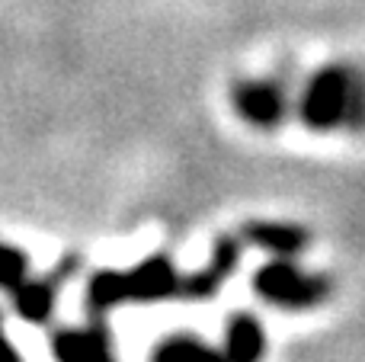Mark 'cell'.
Instances as JSON below:
<instances>
[{
	"label": "cell",
	"instance_id": "obj_1",
	"mask_svg": "<svg viewBox=\"0 0 365 362\" xmlns=\"http://www.w3.org/2000/svg\"><path fill=\"white\" fill-rule=\"evenodd\" d=\"M182 276L170 263L167 254H154L141 260L132 269H103L87 286V305L90 311L103 314L122 301H164L180 295Z\"/></svg>",
	"mask_w": 365,
	"mask_h": 362
},
{
	"label": "cell",
	"instance_id": "obj_2",
	"mask_svg": "<svg viewBox=\"0 0 365 362\" xmlns=\"http://www.w3.org/2000/svg\"><path fill=\"white\" fill-rule=\"evenodd\" d=\"M253 292L269 305L289 308V311H308L330 299L334 282L321 273H304L292 260L276 257L253 273Z\"/></svg>",
	"mask_w": 365,
	"mask_h": 362
},
{
	"label": "cell",
	"instance_id": "obj_3",
	"mask_svg": "<svg viewBox=\"0 0 365 362\" xmlns=\"http://www.w3.org/2000/svg\"><path fill=\"white\" fill-rule=\"evenodd\" d=\"M353 74L356 71L346 68V64H327V68L314 71V74L308 77L295 109H298V119H302L311 132H334V128H343Z\"/></svg>",
	"mask_w": 365,
	"mask_h": 362
},
{
	"label": "cell",
	"instance_id": "obj_4",
	"mask_svg": "<svg viewBox=\"0 0 365 362\" xmlns=\"http://www.w3.org/2000/svg\"><path fill=\"white\" fill-rule=\"evenodd\" d=\"M234 113L247 122V125L259 128V132H272L285 122L289 115V90L279 81H237L231 90Z\"/></svg>",
	"mask_w": 365,
	"mask_h": 362
},
{
	"label": "cell",
	"instance_id": "obj_5",
	"mask_svg": "<svg viewBox=\"0 0 365 362\" xmlns=\"http://www.w3.org/2000/svg\"><path fill=\"white\" fill-rule=\"evenodd\" d=\"M240 263V237L234 234H221L212 247V257L202 269H195L192 276H182V286H180V299H189V301H205V299H215L221 292L231 273L237 269Z\"/></svg>",
	"mask_w": 365,
	"mask_h": 362
},
{
	"label": "cell",
	"instance_id": "obj_6",
	"mask_svg": "<svg viewBox=\"0 0 365 362\" xmlns=\"http://www.w3.org/2000/svg\"><path fill=\"white\" fill-rule=\"evenodd\" d=\"M51 353L58 362H115L113 343H109V331L93 321L90 327H64V331L51 333Z\"/></svg>",
	"mask_w": 365,
	"mask_h": 362
},
{
	"label": "cell",
	"instance_id": "obj_7",
	"mask_svg": "<svg viewBox=\"0 0 365 362\" xmlns=\"http://www.w3.org/2000/svg\"><path fill=\"white\" fill-rule=\"evenodd\" d=\"M244 241H250L253 247L266 250L272 257L292 260V257H298L311 244V234L302 224H289V222H247Z\"/></svg>",
	"mask_w": 365,
	"mask_h": 362
},
{
	"label": "cell",
	"instance_id": "obj_8",
	"mask_svg": "<svg viewBox=\"0 0 365 362\" xmlns=\"http://www.w3.org/2000/svg\"><path fill=\"white\" fill-rule=\"evenodd\" d=\"M227 362H263L266 353V333L253 314L237 311L225 324V343H221Z\"/></svg>",
	"mask_w": 365,
	"mask_h": 362
},
{
	"label": "cell",
	"instance_id": "obj_9",
	"mask_svg": "<svg viewBox=\"0 0 365 362\" xmlns=\"http://www.w3.org/2000/svg\"><path fill=\"white\" fill-rule=\"evenodd\" d=\"M151 362H227L225 353L202 343L192 333H170L151 353Z\"/></svg>",
	"mask_w": 365,
	"mask_h": 362
},
{
	"label": "cell",
	"instance_id": "obj_10",
	"mask_svg": "<svg viewBox=\"0 0 365 362\" xmlns=\"http://www.w3.org/2000/svg\"><path fill=\"white\" fill-rule=\"evenodd\" d=\"M51 305H55V282L51 279H29L19 292H13V308L26 321H48Z\"/></svg>",
	"mask_w": 365,
	"mask_h": 362
},
{
	"label": "cell",
	"instance_id": "obj_11",
	"mask_svg": "<svg viewBox=\"0 0 365 362\" xmlns=\"http://www.w3.org/2000/svg\"><path fill=\"white\" fill-rule=\"evenodd\" d=\"M26 282H29V260H26V254L10 247V244H0V289H6L13 295Z\"/></svg>",
	"mask_w": 365,
	"mask_h": 362
},
{
	"label": "cell",
	"instance_id": "obj_12",
	"mask_svg": "<svg viewBox=\"0 0 365 362\" xmlns=\"http://www.w3.org/2000/svg\"><path fill=\"white\" fill-rule=\"evenodd\" d=\"M343 128L353 135L365 132V74L356 71L353 74V87H349V106H346V119Z\"/></svg>",
	"mask_w": 365,
	"mask_h": 362
},
{
	"label": "cell",
	"instance_id": "obj_13",
	"mask_svg": "<svg viewBox=\"0 0 365 362\" xmlns=\"http://www.w3.org/2000/svg\"><path fill=\"white\" fill-rule=\"evenodd\" d=\"M0 362H23L19 359V353H16V346L6 340V333H4V321H0Z\"/></svg>",
	"mask_w": 365,
	"mask_h": 362
}]
</instances>
